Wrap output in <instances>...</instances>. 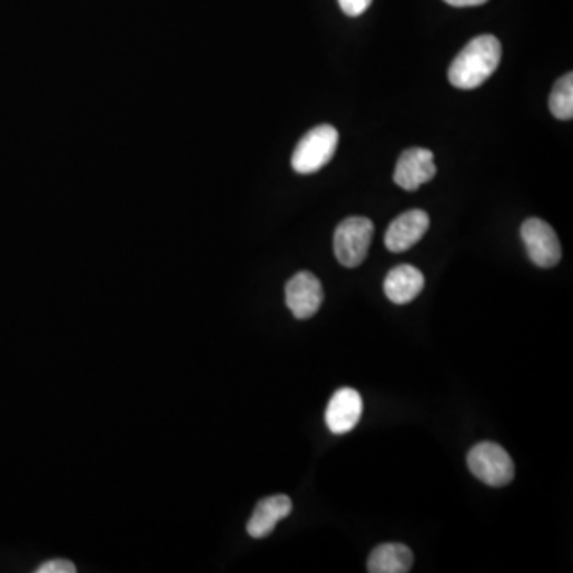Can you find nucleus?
Returning a JSON list of instances; mask_svg holds the SVG:
<instances>
[{
    "instance_id": "1",
    "label": "nucleus",
    "mask_w": 573,
    "mask_h": 573,
    "mask_svg": "<svg viewBox=\"0 0 573 573\" xmlns=\"http://www.w3.org/2000/svg\"><path fill=\"white\" fill-rule=\"evenodd\" d=\"M502 59V46L497 37H475L451 62L447 79L458 90H475L497 70Z\"/></svg>"
},
{
    "instance_id": "2",
    "label": "nucleus",
    "mask_w": 573,
    "mask_h": 573,
    "mask_svg": "<svg viewBox=\"0 0 573 573\" xmlns=\"http://www.w3.org/2000/svg\"><path fill=\"white\" fill-rule=\"evenodd\" d=\"M339 135L332 125H320L306 132L292 155V168L298 174L320 171L338 149Z\"/></svg>"
},
{
    "instance_id": "3",
    "label": "nucleus",
    "mask_w": 573,
    "mask_h": 573,
    "mask_svg": "<svg viewBox=\"0 0 573 573\" xmlns=\"http://www.w3.org/2000/svg\"><path fill=\"white\" fill-rule=\"evenodd\" d=\"M375 225L367 217H349L335 229L333 250L339 264L346 268H357L367 258L372 246Z\"/></svg>"
},
{
    "instance_id": "4",
    "label": "nucleus",
    "mask_w": 573,
    "mask_h": 573,
    "mask_svg": "<svg viewBox=\"0 0 573 573\" xmlns=\"http://www.w3.org/2000/svg\"><path fill=\"white\" fill-rule=\"evenodd\" d=\"M468 468L475 478L491 487H504L513 482L515 464L504 447L483 442L473 446L467 456Z\"/></svg>"
},
{
    "instance_id": "5",
    "label": "nucleus",
    "mask_w": 573,
    "mask_h": 573,
    "mask_svg": "<svg viewBox=\"0 0 573 573\" xmlns=\"http://www.w3.org/2000/svg\"><path fill=\"white\" fill-rule=\"evenodd\" d=\"M521 239L528 258L540 268H553L561 261L562 249L556 231L542 218H527L521 225Z\"/></svg>"
},
{
    "instance_id": "6",
    "label": "nucleus",
    "mask_w": 573,
    "mask_h": 573,
    "mask_svg": "<svg viewBox=\"0 0 573 573\" xmlns=\"http://www.w3.org/2000/svg\"><path fill=\"white\" fill-rule=\"evenodd\" d=\"M322 302H324V288L313 273L299 271L288 280L286 303L297 319L306 320L316 316Z\"/></svg>"
},
{
    "instance_id": "7",
    "label": "nucleus",
    "mask_w": 573,
    "mask_h": 573,
    "mask_svg": "<svg viewBox=\"0 0 573 573\" xmlns=\"http://www.w3.org/2000/svg\"><path fill=\"white\" fill-rule=\"evenodd\" d=\"M436 176L434 154L421 147L403 151L394 171V182L406 191H416Z\"/></svg>"
},
{
    "instance_id": "8",
    "label": "nucleus",
    "mask_w": 573,
    "mask_h": 573,
    "mask_svg": "<svg viewBox=\"0 0 573 573\" xmlns=\"http://www.w3.org/2000/svg\"><path fill=\"white\" fill-rule=\"evenodd\" d=\"M431 227V218L421 209H412L395 218L387 228L384 243L394 254L406 253L424 238Z\"/></svg>"
},
{
    "instance_id": "9",
    "label": "nucleus",
    "mask_w": 573,
    "mask_h": 573,
    "mask_svg": "<svg viewBox=\"0 0 573 573\" xmlns=\"http://www.w3.org/2000/svg\"><path fill=\"white\" fill-rule=\"evenodd\" d=\"M364 413V401L356 389L343 387L333 394L325 412L328 431L335 435H344L354 431Z\"/></svg>"
},
{
    "instance_id": "10",
    "label": "nucleus",
    "mask_w": 573,
    "mask_h": 573,
    "mask_svg": "<svg viewBox=\"0 0 573 573\" xmlns=\"http://www.w3.org/2000/svg\"><path fill=\"white\" fill-rule=\"evenodd\" d=\"M292 504L288 495L279 494L266 497L255 506L253 517L247 523V532L253 539H265L273 534L277 523L286 520L292 513Z\"/></svg>"
},
{
    "instance_id": "11",
    "label": "nucleus",
    "mask_w": 573,
    "mask_h": 573,
    "mask_svg": "<svg viewBox=\"0 0 573 573\" xmlns=\"http://www.w3.org/2000/svg\"><path fill=\"white\" fill-rule=\"evenodd\" d=\"M424 286V275L416 266L401 265L387 273L384 279V294L395 305H406L417 298Z\"/></svg>"
},
{
    "instance_id": "12",
    "label": "nucleus",
    "mask_w": 573,
    "mask_h": 573,
    "mask_svg": "<svg viewBox=\"0 0 573 573\" xmlns=\"http://www.w3.org/2000/svg\"><path fill=\"white\" fill-rule=\"evenodd\" d=\"M413 551L402 543H383L368 557L369 573H406L412 571Z\"/></svg>"
},
{
    "instance_id": "13",
    "label": "nucleus",
    "mask_w": 573,
    "mask_h": 573,
    "mask_svg": "<svg viewBox=\"0 0 573 573\" xmlns=\"http://www.w3.org/2000/svg\"><path fill=\"white\" fill-rule=\"evenodd\" d=\"M550 110L557 120H572L573 76L572 72L556 81L550 95Z\"/></svg>"
},
{
    "instance_id": "14",
    "label": "nucleus",
    "mask_w": 573,
    "mask_h": 573,
    "mask_svg": "<svg viewBox=\"0 0 573 573\" xmlns=\"http://www.w3.org/2000/svg\"><path fill=\"white\" fill-rule=\"evenodd\" d=\"M37 573H76L77 567L68 560H53L48 561L46 564L40 565L36 571Z\"/></svg>"
},
{
    "instance_id": "15",
    "label": "nucleus",
    "mask_w": 573,
    "mask_h": 573,
    "mask_svg": "<svg viewBox=\"0 0 573 573\" xmlns=\"http://www.w3.org/2000/svg\"><path fill=\"white\" fill-rule=\"evenodd\" d=\"M339 7L347 17H360L362 13L367 12L373 0H338Z\"/></svg>"
},
{
    "instance_id": "16",
    "label": "nucleus",
    "mask_w": 573,
    "mask_h": 573,
    "mask_svg": "<svg viewBox=\"0 0 573 573\" xmlns=\"http://www.w3.org/2000/svg\"><path fill=\"white\" fill-rule=\"evenodd\" d=\"M447 6L453 7H476V6H483V3H486L487 0H445Z\"/></svg>"
}]
</instances>
